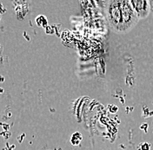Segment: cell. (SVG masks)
<instances>
[{
	"label": "cell",
	"mask_w": 153,
	"mask_h": 150,
	"mask_svg": "<svg viewBox=\"0 0 153 150\" xmlns=\"http://www.w3.org/2000/svg\"><path fill=\"white\" fill-rule=\"evenodd\" d=\"M130 1L139 18H145L148 15L149 13L148 0H130Z\"/></svg>",
	"instance_id": "7a4b0ae2"
},
{
	"label": "cell",
	"mask_w": 153,
	"mask_h": 150,
	"mask_svg": "<svg viewBox=\"0 0 153 150\" xmlns=\"http://www.w3.org/2000/svg\"><path fill=\"white\" fill-rule=\"evenodd\" d=\"M106 10L108 22L117 32H127L139 19L130 0H109Z\"/></svg>",
	"instance_id": "6da1fadb"
}]
</instances>
